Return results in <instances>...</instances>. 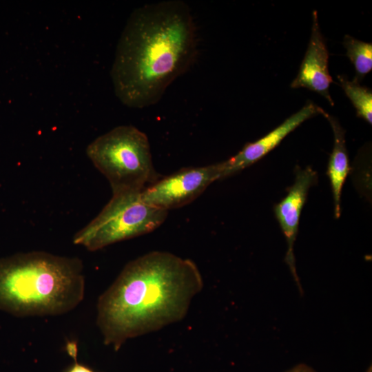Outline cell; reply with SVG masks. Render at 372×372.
Listing matches in <instances>:
<instances>
[{"label":"cell","mask_w":372,"mask_h":372,"mask_svg":"<svg viewBox=\"0 0 372 372\" xmlns=\"http://www.w3.org/2000/svg\"><path fill=\"white\" fill-rule=\"evenodd\" d=\"M343 44L347 50V55L355 69V81L359 82L372 69V44L349 35H345Z\"/></svg>","instance_id":"11"},{"label":"cell","mask_w":372,"mask_h":372,"mask_svg":"<svg viewBox=\"0 0 372 372\" xmlns=\"http://www.w3.org/2000/svg\"><path fill=\"white\" fill-rule=\"evenodd\" d=\"M322 110L314 103H307L269 134L255 142L247 143L235 156L219 163L220 179L231 176L261 159L302 123L316 114H321Z\"/></svg>","instance_id":"8"},{"label":"cell","mask_w":372,"mask_h":372,"mask_svg":"<svg viewBox=\"0 0 372 372\" xmlns=\"http://www.w3.org/2000/svg\"><path fill=\"white\" fill-rule=\"evenodd\" d=\"M329 52L320 31L317 12H313V25L308 48L292 88L304 87L324 96L333 105L329 94L332 78L328 68Z\"/></svg>","instance_id":"9"},{"label":"cell","mask_w":372,"mask_h":372,"mask_svg":"<svg viewBox=\"0 0 372 372\" xmlns=\"http://www.w3.org/2000/svg\"><path fill=\"white\" fill-rule=\"evenodd\" d=\"M340 85L357 111V116L369 124L372 123V92L353 80L349 81L342 76H338Z\"/></svg>","instance_id":"12"},{"label":"cell","mask_w":372,"mask_h":372,"mask_svg":"<svg viewBox=\"0 0 372 372\" xmlns=\"http://www.w3.org/2000/svg\"><path fill=\"white\" fill-rule=\"evenodd\" d=\"M316 173L310 167L298 169L295 182L289 189L287 195L274 207L275 215L287 243L285 262L301 293L302 289L296 272L293 245L298 234L302 209L306 201L309 189L316 181Z\"/></svg>","instance_id":"7"},{"label":"cell","mask_w":372,"mask_h":372,"mask_svg":"<svg viewBox=\"0 0 372 372\" xmlns=\"http://www.w3.org/2000/svg\"><path fill=\"white\" fill-rule=\"evenodd\" d=\"M65 350L68 354L72 358L74 362L63 372H96L87 365L78 362V346L76 341H68Z\"/></svg>","instance_id":"13"},{"label":"cell","mask_w":372,"mask_h":372,"mask_svg":"<svg viewBox=\"0 0 372 372\" xmlns=\"http://www.w3.org/2000/svg\"><path fill=\"white\" fill-rule=\"evenodd\" d=\"M203 287L190 259L154 251L129 262L97 301L104 344L118 351L128 339L181 320Z\"/></svg>","instance_id":"2"},{"label":"cell","mask_w":372,"mask_h":372,"mask_svg":"<svg viewBox=\"0 0 372 372\" xmlns=\"http://www.w3.org/2000/svg\"><path fill=\"white\" fill-rule=\"evenodd\" d=\"M286 372H316L312 368L304 364H300L290 369Z\"/></svg>","instance_id":"14"},{"label":"cell","mask_w":372,"mask_h":372,"mask_svg":"<svg viewBox=\"0 0 372 372\" xmlns=\"http://www.w3.org/2000/svg\"><path fill=\"white\" fill-rule=\"evenodd\" d=\"M321 114L329 121L334 134V145L329 161L327 175L330 180L333 195L335 216L338 218L340 216L342 189L350 170L344 132L335 118L330 116L323 110Z\"/></svg>","instance_id":"10"},{"label":"cell","mask_w":372,"mask_h":372,"mask_svg":"<svg viewBox=\"0 0 372 372\" xmlns=\"http://www.w3.org/2000/svg\"><path fill=\"white\" fill-rule=\"evenodd\" d=\"M141 192L112 194L99 214L74 234L73 243L94 251L160 227L168 211L146 204Z\"/></svg>","instance_id":"5"},{"label":"cell","mask_w":372,"mask_h":372,"mask_svg":"<svg viewBox=\"0 0 372 372\" xmlns=\"http://www.w3.org/2000/svg\"><path fill=\"white\" fill-rule=\"evenodd\" d=\"M86 154L108 180L112 194L142 191L162 176L154 167L147 136L131 125L99 136L87 145Z\"/></svg>","instance_id":"4"},{"label":"cell","mask_w":372,"mask_h":372,"mask_svg":"<svg viewBox=\"0 0 372 372\" xmlns=\"http://www.w3.org/2000/svg\"><path fill=\"white\" fill-rule=\"evenodd\" d=\"M220 179V164L181 168L161 176L141 192L147 205L167 211L197 198L214 181Z\"/></svg>","instance_id":"6"},{"label":"cell","mask_w":372,"mask_h":372,"mask_svg":"<svg viewBox=\"0 0 372 372\" xmlns=\"http://www.w3.org/2000/svg\"><path fill=\"white\" fill-rule=\"evenodd\" d=\"M198 44L197 28L184 1H162L135 9L118 42L111 70L116 96L131 108L156 104L194 63Z\"/></svg>","instance_id":"1"},{"label":"cell","mask_w":372,"mask_h":372,"mask_svg":"<svg viewBox=\"0 0 372 372\" xmlns=\"http://www.w3.org/2000/svg\"><path fill=\"white\" fill-rule=\"evenodd\" d=\"M83 269L78 258L44 251L0 258V309L17 317L66 313L84 298Z\"/></svg>","instance_id":"3"},{"label":"cell","mask_w":372,"mask_h":372,"mask_svg":"<svg viewBox=\"0 0 372 372\" xmlns=\"http://www.w3.org/2000/svg\"><path fill=\"white\" fill-rule=\"evenodd\" d=\"M367 372H372L371 366H370V368L368 369Z\"/></svg>","instance_id":"15"}]
</instances>
